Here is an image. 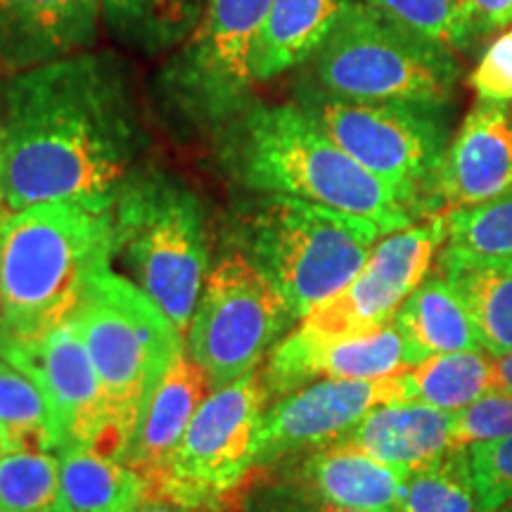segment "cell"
<instances>
[{
  "instance_id": "1",
  "label": "cell",
  "mask_w": 512,
  "mask_h": 512,
  "mask_svg": "<svg viewBox=\"0 0 512 512\" xmlns=\"http://www.w3.org/2000/svg\"><path fill=\"white\" fill-rule=\"evenodd\" d=\"M147 133L124 62L79 53L3 83L0 197L5 211L114 197Z\"/></svg>"
},
{
  "instance_id": "2",
  "label": "cell",
  "mask_w": 512,
  "mask_h": 512,
  "mask_svg": "<svg viewBox=\"0 0 512 512\" xmlns=\"http://www.w3.org/2000/svg\"><path fill=\"white\" fill-rule=\"evenodd\" d=\"M219 162L247 190L287 195L375 221L387 233L413 226L401 197L332 143L297 105L252 100L219 128Z\"/></svg>"
},
{
  "instance_id": "3",
  "label": "cell",
  "mask_w": 512,
  "mask_h": 512,
  "mask_svg": "<svg viewBox=\"0 0 512 512\" xmlns=\"http://www.w3.org/2000/svg\"><path fill=\"white\" fill-rule=\"evenodd\" d=\"M114 254V204L50 202L3 211L0 342L43 335L69 320Z\"/></svg>"
},
{
  "instance_id": "4",
  "label": "cell",
  "mask_w": 512,
  "mask_h": 512,
  "mask_svg": "<svg viewBox=\"0 0 512 512\" xmlns=\"http://www.w3.org/2000/svg\"><path fill=\"white\" fill-rule=\"evenodd\" d=\"M235 252L278 287L297 318L342 292L380 238L375 221L287 195H261L235 216Z\"/></svg>"
},
{
  "instance_id": "5",
  "label": "cell",
  "mask_w": 512,
  "mask_h": 512,
  "mask_svg": "<svg viewBox=\"0 0 512 512\" xmlns=\"http://www.w3.org/2000/svg\"><path fill=\"white\" fill-rule=\"evenodd\" d=\"M69 320L107 399L110 427L98 453L121 458L145 403L183 356V335L136 283L110 268L93 275Z\"/></svg>"
},
{
  "instance_id": "6",
  "label": "cell",
  "mask_w": 512,
  "mask_h": 512,
  "mask_svg": "<svg viewBox=\"0 0 512 512\" xmlns=\"http://www.w3.org/2000/svg\"><path fill=\"white\" fill-rule=\"evenodd\" d=\"M460 62L363 0H349L309 60L304 81L344 100H403L448 105Z\"/></svg>"
},
{
  "instance_id": "7",
  "label": "cell",
  "mask_w": 512,
  "mask_h": 512,
  "mask_svg": "<svg viewBox=\"0 0 512 512\" xmlns=\"http://www.w3.org/2000/svg\"><path fill=\"white\" fill-rule=\"evenodd\" d=\"M114 245L140 290L183 335L209 264L195 192L162 171H131L114 197Z\"/></svg>"
},
{
  "instance_id": "8",
  "label": "cell",
  "mask_w": 512,
  "mask_h": 512,
  "mask_svg": "<svg viewBox=\"0 0 512 512\" xmlns=\"http://www.w3.org/2000/svg\"><path fill=\"white\" fill-rule=\"evenodd\" d=\"M294 105L354 157L363 169L387 183L415 219L437 216V176L451 143L446 105L403 100H344L311 83L297 86Z\"/></svg>"
},
{
  "instance_id": "9",
  "label": "cell",
  "mask_w": 512,
  "mask_h": 512,
  "mask_svg": "<svg viewBox=\"0 0 512 512\" xmlns=\"http://www.w3.org/2000/svg\"><path fill=\"white\" fill-rule=\"evenodd\" d=\"M273 0H207L192 36L159 76V98L176 121L219 131L252 102V53Z\"/></svg>"
},
{
  "instance_id": "10",
  "label": "cell",
  "mask_w": 512,
  "mask_h": 512,
  "mask_svg": "<svg viewBox=\"0 0 512 512\" xmlns=\"http://www.w3.org/2000/svg\"><path fill=\"white\" fill-rule=\"evenodd\" d=\"M268 406L261 370L214 389L185 430L169 467L147 486V501L202 512L242 494L256 470V434Z\"/></svg>"
},
{
  "instance_id": "11",
  "label": "cell",
  "mask_w": 512,
  "mask_h": 512,
  "mask_svg": "<svg viewBox=\"0 0 512 512\" xmlns=\"http://www.w3.org/2000/svg\"><path fill=\"white\" fill-rule=\"evenodd\" d=\"M297 316L245 254L228 252L204 283L188 328L190 358L221 389L259 366Z\"/></svg>"
},
{
  "instance_id": "12",
  "label": "cell",
  "mask_w": 512,
  "mask_h": 512,
  "mask_svg": "<svg viewBox=\"0 0 512 512\" xmlns=\"http://www.w3.org/2000/svg\"><path fill=\"white\" fill-rule=\"evenodd\" d=\"M446 242V216L389 233L351 283L302 318L306 330L328 337L363 335L389 325L430 273L434 256Z\"/></svg>"
},
{
  "instance_id": "13",
  "label": "cell",
  "mask_w": 512,
  "mask_h": 512,
  "mask_svg": "<svg viewBox=\"0 0 512 512\" xmlns=\"http://www.w3.org/2000/svg\"><path fill=\"white\" fill-rule=\"evenodd\" d=\"M0 358L27 373L46 396L55 420L57 451L64 446L100 451L110 427L107 399L72 320L43 335L0 342Z\"/></svg>"
},
{
  "instance_id": "14",
  "label": "cell",
  "mask_w": 512,
  "mask_h": 512,
  "mask_svg": "<svg viewBox=\"0 0 512 512\" xmlns=\"http://www.w3.org/2000/svg\"><path fill=\"white\" fill-rule=\"evenodd\" d=\"M401 375L384 380H320L268 403L256 434V467L335 444L366 413L401 403Z\"/></svg>"
},
{
  "instance_id": "15",
  "label": "cell",
  "mask_w": 512,
  "mask_h": 512,
  "mask_svg": "<svg viewBox=\"0 0 512 512\" xmlns=\"http://www.w3.org/2000/svg\"><path fill=\"white\" fill-rule=\"evenodd\" d=\"M413 368L394 323L363 335L328 337L294 328L268 354L261 370L268 403L320 380H384Z\"/></svg>"
},
{
  "instance_id": "16",
  "label": "cell",
  "mask_w": 512,
  "mask_h": 512,
  "mask_svg": "<svg viewBox=\"0 0 512 512\" xmlns=\"http://www.w3.org/2000/svg\"><path fill=\"white\" fill-rule=\"evenodd\" d=\"M512 188V112L508 105L477 102L441 162L437 211L472 209Z\"/></svg>"
},
{
  "instance_id": "17",
  "label": "cell",
  "mask_w": 512,
  "mask_h": 512,
  "mask_svg": "<svg viewBox=\"0 0 512 512\" xmlns=\"http://www.w3.org/2000/svg\"><path fill=\"white\" fill-rule=\"evenodd\" d=\"M100 19L102 0H0V76L88 53Z\"/></svg>"
},
{
  "instance_id": "18",
  "label": "cell",
  "mask_w": 512,
  "mask_h": 512,
  "mask_svg": "<svg viewBox=\"0 0 512 512\" xmlns=\"http://www.w3.org/2000/svg\"><path fill=\"white\" fill-rule=\"evenodd\" d=\"M287 479L294 489L335 508L399 512L406 472L335 441L304 453Z\"/></svg>"
},
{
  "instance_id": "19",
  "label": "cell",
  "mask_w": 512,
  "mask_h": 512,
  "mask_svg": "<svg viewBox=\"0 0 512 512\" xmlns=\"http://www.w3.org/2000/svg\"><path fill=\"white\" fill-rule=\"evenodd\" d=\"M211 392L214 387L207 373L188 356L178 358L157 384L121 456L128 467L145 479L147 486L164 475L190 420Z\"/></svg>"
},
{
  "instance_id": "20",
  "label": "cell",
  "mask_w": 512,
  "mask_h": 512,
  "mask_svg": "<svg viewBox=\"0 0 512 512\" xmlns=\"http://www.w3.org/2000/svg\"><path fill=\"white\" fill-rule=\"evenodd\" d=\"M366 456L415 472L444 458L453 444V413L425 403H384L339 439Z\"/></svg>"
},
{
  "instance_id": "21",
  "label": "cell",
  "mask_w": 512,
  "mask_h": 512,
  "mask_svg": "<svg viewBox=\"0 0 512 512\" xmlns=\"http://www.w3.org/2000/svg\"><path fill=\"white\" fill-rule=\"evenodd\" d=\"M392 323L406 342L411 366L439 354L484 351L463 294L444 275H427L396 311Z\"/></svg>"
},
{
  "instance_id": "22",
  "label": "cell",
  "mask_w": 512,
  "mask_h": 512,
  "mask_svg": "<svg viewBox=\"0 0 512 512\" xmlns=\"http://www.w3.org/2000/svg\"><path fill=\"white\" fill-rule=\"evenodd\" d=\"M349 0H273L252 53L254 83L309 62Z\"/></svg>"
},
{
  "instance_id": "23",
  "label": "cell",
  "mask_w": 512,
  "mask_h": 512,
  "mask_svg": "<svg viewBox=\"0 0 512 512\" xmlns=\"http://www.w3.org/2000/svg\"><path fill=\"white\" fill-rule=\"evenodd\" d=\"M57 463L67 512H136L147 501L145 479L121 458L91 446H64Z\"/></svg>"
},
{
  "instance_id": "24",
  "label": "cell",
  "mask_w": 512,
  "mask_h": 512,
  "mask_svg": "<svg viewBox=\"0 0 512 512\" xmlns=\"http://www.w3.org/2000/svg\"><path fill=\"white\" fill-rule=\"evenodd\" d=\"M439 273L463 294L484 351L501 358L512 351V259L439 261Z\"/></svg>"
},
{
  "instance_id": "25",
  "label": "cell",
  "mask_w": 512,
  "mask_h": 512,
  "mask_svg": "<svg viewBox=\"0 0 512 512\" xmlns=\"http://www.w3.org/2000/svg\"><path fill=\"white\" fill-rule=\"evenodd\" d=\"M401 384L403 401L453 413L496 392V358L489 351L439 354L403 370Z\"/></svg>"
},
{
  "instance_id": "26",
  "label": "cell",
  "mask_w": 512,
  "mask_h": 512,
  "mask_svg": "<svg viewBox=\"0 0 512 512\" xmlns=\"http://www.w3.org/2000/svg\"><path fill=\"white\" fill-rule=\"evenodd\" d=\"M202 10V0H102V22L121 46L157 55L181 48Z\"/></svg>"
},
{
  "instance_id": "27",
  "label": "cell",
  "mask_w": 512,
  "mask_h": 512,
  "mask_svg": "<svg viewBox=\"0 0 512 512\" xmlns=\"http://www.w3.org/2000/svg\"><path fill=\"white\" fill-rule=\"evenodd\" d=\"M439 261L512 259V188L472 209L446 211Z\"/></svg>"
},
{
  "instance_id": "28",
  "label": "cell",
  "mask_w": 512,
  "mask_h": 512,
  "mask_svg": "<svg viewBox=\"0 0 512 512\" xmlns=\"http://www.w3.org/2000/svg\"><path fill=\"white\" fill-rule=\"evenodd\" d=\"M0 430L12 448L57 453V432L50 406L27 373L0 358Z\"/></svg>"
},
{
  "instance_id": "29",
  "label": "cell",
  "mask_w": 512,
  "mask_h": 512,
  "mask_svg": "<svg viewBox=\"0 0 512 512\" xmlns=\"http://www.w3.org/2000/svg\"><path fill=\"white\" fill-rule=\"evenodd\" d=\"M0 512H67L57 453L10 448L0 458Z\"/></svg>"
},
{
  "instance_id": "30",
  "label": "cell",
  "mask_w": 512,
  "mask_h": 512,
  "mask_svg": "<svg viewBox=\"0 0 512 512\" xmlns=\"http://www.w3.org/2000/svg\"><path fill=\"white\" fill-rule=\"evenodd\" d=\"M399 512H479L467 448H451L437 463L408 472Z\"/></svg>"
},
{
  "instance_id": "31",
  "label": "cell",
  "mask_w": 512,
  "mask_h": 512,
  "mask_svg": "<svg viewBox=\"0 0 512 512\" xmlns=\"http://www.w3.org/2000/svg\"><path fill=\"white\" fill-rule=\"evenodd\" d=\"M415 34L430 38L448 50H465L475 41L458 0H363Z\"/></svg>"
},
{
  "instance_id": "32",
  "label": "cell",
  "mask_w": 512,
  "mask_h": 512,
  "mask_svg": "<svg viewBox=\"0 0 512 512\" xmlns=\"http://www.w3.org/2000/svg\"><path fill=\"white\" fill-rule=\"evenodd\" d=\"M467 448L479 512H494L512 503V437L479 441Z\"/></svg>"
},
{
  "instance_id": "33",
  "label": "cell",
  "mask_w": 512,
  "mask_h": 512,
  "mask_svg": "<svg viewBox=\"0 0 512 512\" xmlns=\"http://www.w3.org/2000/svg\"><path fill=\"white\" fill-rule=\"evenodd\" d=\"M512 437V394L489 392L482 399L453 411V444L470 446L479 441Z\"/></svg>"
},
{
  "instance_id": "34",
  "label": "cell",
  "mask_w": 512,
  "mask_h": 512,
  "mask_svg": "<svg viewBox=\"0 0 512 512\" xmlns=\"http://www.w3.org/2000/svg\"><path fill=\"white\" fill-rule=\"evenodd\" d=\"M467 83L479 102H494V105L512 102V27L503 29L486 46Z\"/></svg>"
},
{
  "instance_id": "35",
  "label": "cell",
  "mask_w": 512,
  "mask_h": 512,
  "mask_svg": "<svg viewBox=\"0 0 512 512\" xmlns=\"http://www.w3.org/2000/svg\"><path fill=\"white\" fill-rule=\"evenodd\" d=\"M458 5L475 38L512 27V0H458Z\"/></svg>"
},
{
  "instance_id": "36",
  "label": "cell",
  "mask_w": 512,
  "mask_h": 512,
  "mask_svg": "<svg viewBox=\"0 0 512 512\" xmlns=\"http://www.w3.org/2000/svg\"><path fill=\"white\" fill-rule=\"evenodd\" d=\"M254 512H361V510H344L335 508V505L320 503L316 498L306 496L304 491L287 486V489L273 491L266 498L264 505H259Z\"/></svg>"
},
{
  "instance_id": "37",
  "label": "cell",
  "mask_w": 512,
  "mask_h": 512,
  "mask_svg": "<svg viewBox=\"0 0 512 512\" xmlns=\"http://www.w3.org/2000/svg\"><path fill=\"white\" fill-rule=\"evenodd\" d=\"M496 389L498 392L512 394V351L496 358Z\"/></svg>"
},
{
  "instance_id": "38",
  "label": "cell",
  "mask_w": 512,
  "mask_h": 512,
  "mask_svg": "<svg viewBox=\"0 0 512 512\" xmlns=\"http://www.w3.org/2000/svg\"><path fill=\"white\" fill-rule=\"evenodd\" d=\"M136 512H195V510L181 508V505L164 503V501H145Z\"/></svg>"
},
{
  "instance_id": "39",
  "label": "cell",
  "mask_w": 512,
  "mask_h": 512,
  "mask_svg": "<svg viewBox=\"0 0 512 512\" xmlns=\"http://www.w3.org/2000/svg\"><path fill=\"white\" fill-rule=\"evenodd\" d=\"M3 83L5 79L0 76V155H3ZM3 197H0V214H3Z\"/></svg>"
},
{
  "instance_id": "40",
  "label": "cell",
  "mask_w": 512,
  "mask_h": 512,
  "mask_svg": "<svg viewBox=\"0 0 512 512\" xmlns=\"http://www.w3.org/2000/svg\"><path fill=\"white\" fill-rule=\"evenodd\" d=\"M10 441H8V437H5V432L3 430H0V458H3L5 456V453H8L10 451Z\"/></svg>"
},
{
  "instance_id": "41",
  "label": "cell",
  "mask_w": 512,
  "mask_h": 512,
  "mask_svg": "<svg viewBox=\"0 0 512 512\" xmlns=\"http://www.w3.org/2000/svg\"><path fill=\"white\" fill-rule=\"evenodd\" d=\"M494 512H512V503L505 505V508H501V510H494Z\"/></svg>"
}]
</instances>
